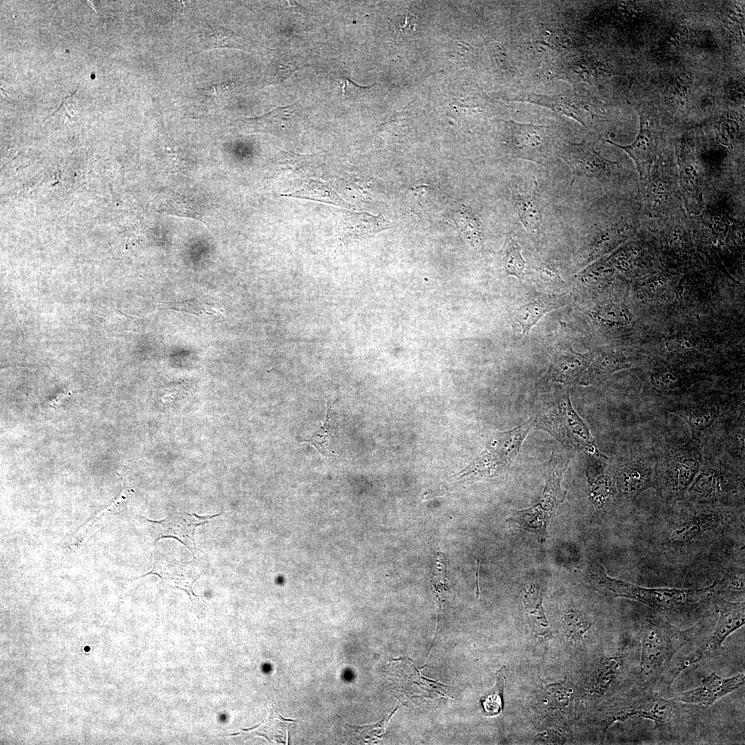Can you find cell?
<instances>
[{
  "label": "cell",
  "instance_id": "cell-45",
  "mask_svg": "<svg viewBox=\"0 0 745 745\" xmlns=\"http://www.w3.org/2000/svg\"><path fill=\"white\" fill-rule=\"evenodd\" d=\"M261 724V723H260V724H257V725H256V726H253V727H251V728H246V729H242V730H243V731H250V730H252V729H254V728H257V727H258L259 726H260Z\"/></svg>",
  "mask_w": 745,
  "mask_h": 745
},
{
  "label": "cell",
  "instance_id": "cell-35",
  "mask_svg": "<svg viewBox=\"0 0 745 745\" xmlns=\"http://www.w3.org/2000/svg\"><path fill=\"white\" fill-rule=\"evenodd\" d=\"M682 374L675 368L668 366L655 368L650 375L651 385L661 392L675 390L682 385Z\"/></svg>",
  "mask_w": 745,
  "mask_h": 745
},
{
  "label": "cell",
  "instance_id": "cell-28",
  "mask_svg": "<svg viewBox=\"0 0 745 745\" xmlns=\"http://www.w3.org/2000/svg\"><path fill=\"white\" fill-rule=\"evenodd\" d=\"M524 604L528 624L537 636L547 637L550 628L542 606V593L537 586L531 584L526 590Z\"/></svg>",
  "mask_w": 745,
  "mask_h": 745
},
{
  "label": "cell",
  "instance_id": "cell-10",
  "mask_svg": "<svg viewBox=\"0 0 745 745\" xmlns=\"http://www.w3.org/2000/svg\"><path fill=\"white\" fill-rule=\"evenodd\" d=\"M307 109L300 103L279 107L263 116L246 119L244 123L255 131L272 134L286 141L297 139L308 124Z\"/></svg>",
  "mask_w": 745,
  "mask_h": 745
},
{
  "label": "cell",
  "instance_id": "cell-32",
  "mask_svg": "<svg viewBox=\"0 0 745 745\" xmlns=\"http://www.w3.org/2000/svg\"><path fill=\"white\" fill-rule=\"evenodd\" d=\"M744 572L742 570H731L725 573L718 584L715 582L714 595L730 601V598H736L742 601L745 592Z\"/></svg>",
  "mask_w": 745,
  "mask_h": 745
},
{
  "label": "cell",
  "instance_id": "cell-17",
  "mask_svg": "<svg viewBox=\"0 0 745 745\" xmlns=\"http://www.w3.org/2000/svg\"><path fill=\"white\" fill-rule=\"evenodd\" d=\"M724 524V517L719 512L706 510L695 513L672 530L668 541L675 544H684L697 539L710 532H717Z\"/></svg>",
  "mask_w": 745,
  "mask_h": 745
},
{
  "label": "cell",
  "instance_id": "cell-5",
  "mask_svg": "<svg viewBox=\"0 0 745 745\" xmlns=\"http://www.w3.org/2000/svg\"><path fill=\"white\" fill-rule=\"evenodd\" d=\"M702 462L697 446L688 443L670 446L655 468L654 488L667 500L683 499Z\"/></svg>",
  "mask_w": 745,
  "mask_h": 745
},
{
  "label": "cell",
  "instance_id": "cell-23",
  "mask_svg": "<svg viewBox=\"0 0 745 745\" xmlns=\"http://www.w3.org/2000/svg\"><path fill=\"white\" fill-rule=\"evenodd\" d=\"M149 574L157 575L163 582L167 583L172 588H177L191 597V595L197 596L192 590V584L198 579V576L192 572L190 567L185 564H181L177 560H157L154 563V567Z\"/></svg>",
  "mask_w": 745,
  "mask_h": 745
},
{
  "label": "cell",
  "instance_id": "cell-15",
  "mask_svg": "<svg viewBox=\"0 0 745 745\" xmlns=\"http://www.w3.org/2000/svg\"><path fill=\"white\" fill-rule=\"evenodd\" d=\"M558 155L571 169V185L577 177H599L607 174L611 163L600 157L594 150L593 145L586 143L565 144L560 148Z\"/></svg>",
  "mask_w": 745,
  "mask_h": 745
},
{
  "label": "cell",
  "instance_id": "cell-40",
  "mask_svg": "<svg viewBox=\"0 0 745 745\" xmlns=\"http://www.w3.org/2000/svg\"><path fill=\"white\" fill-rule=\"evenodd\" d=\"M565 624L568 629L577 628L578 635H582L588 630L591 623L584 619L582 615L577 612L570 611L565 615Z\"/></svg>",
  "mask_w": 745,
  "mask_h": 745
},
{
  "label": "cell",
  "instance_id": "cell-18",
  "mask_svg": "<svg viewBox=\"0 0 745 745\" xmlns=\"http://www.w3.org/2000/svg\"><path fill=\"white\" fill-rule=\"evenodd\" d=\"M673 411L683 418L697 435L708 433L715 428L722 416L720 403L712 401L679 403Z\"/></svg>",
  "mask_w": 745,
  "mask_h": 745
},
{
  "label": "cell",
  "instance_id": "cell-2",
  "mask_svg": "<svg viewBox=\"0 0 745 745\" xmlns=\"http://www.w3.org/2000/svg\"><path fill=\"white\" fill-rule=\"evenodd\" d=\"M588 577L593 585L615 597L635 600L659 613L686 616L706 606L714 596L715 582L701 588H646L610 577L604 568L595 562Z\"/></svg>",
  "mask_w": 745,
  "mask_h": 745
},
{
  "label": "cell",
  "instance_id": "cell-20",
  "mask_svg": "<svg viewBox=\"0 0 745 745\" xmlns=\"http://www.w3.org/2000/svg\"><path fill=\"white\" fill-rule=\"evenodd\" d=\"M655 468L642 460L626 463L617 471L615 477L617 490L630 498L654 488Z\"/></svg>",
  "mask_w": 745,
  "mask_h": 745
},
{
  "label": "cell",
  "instance_id": "cell-19",
  "mask_svg": "<svg viewBox=\"0 0 745 745\" xmlns=\"http://www.w3.org/2000/svg\"><path fill=\"white\" fill-rule=\"evenodd\" d=\"M567 301L564 295L533 292L515 310V318L526 335L544 315L564 306Z\"/></svg>",
  "mask_w": 745,
  "mask_h": 745
},
{
  "label": "cell",
  "instance_id": "cell-44",
  "mask_svg": "<svg viewBox=\"0 0 745 745\" xmlns=\"http://www.w3.org/2000/svg\"><path fill=\"white\" fill-rule=\"evenodd\" d=\"M415 18L410 15H404L402 19H399V25L397 26L399 31L402 33H407L408 31H413L415 29Z\"/></svg>",
  "mask_w": 745,
  "mask_h": 745
},
{
  "label": "cell",
  "instance_id": "cell-7",
  "mask_svg": "<svg viewBox=\"0 0 745 745\" xmlns=\"http://www.w3.org/2000/svg\"><path fill=\"white\" fill-rule=\"evenodd\" d=\"M421 669L406 657L390 659L388 673L391 691L404 704L418 705L446 698L448 686L424 677Z\"/></svg>",
  "mask_w": 745,
  "mask_h": 745
},
{
  "label": "cell",
  "instance_id": "cell-21",
  "mask_svg": "<svg viewBox=\"0 0 745 745\" xmlns=\"http://www.w3.org/2000/svg\"><path fill=\"white\" fill-rule=\"evenodd\" d=\"M514 101L528 102L546 107L554 112L566 115L577 121L583 126L585 123L584 108L577 97L567 95H540L534 92H522Z\"/></svg>",
  "mask_w": 745,
  "mask_h": 745
},
{
  "label": "cell",
  "instance_id": "cell-13",
  "mask_svg": "<svg viewBox=\"0 0 745 745\" xmlns=\"http://www.w3.org/2000/svg\"><path fill=\"white\" fill-rule=\"evenodd\" d=\"M593 356L568 348L555 351L550 356V364L547 372L539 379L537 386L543 388L553 384H570L580 380Z\"/></svg>",
  "mask_w": 745,
  "mask_h": 745
},
{
  "label": "cell",
  "instance_id": "cell-42",
  "mask_svg": "<svg viewBox=\"0 0 745 745\" xmlns=\"http://www.w3.org/2000/svg\"><path fill=\"white\" fill-rule=\"evenodd\" d=\"M490 49L492 57L495 60L497 66L501 68H504V70H506V68H508V57H506V54L503 52L501 46H499V44L493 43L492 46L490 47Z\"/></svg>",
  "mask_w": 745,
  "mask_h": 745
},
{
  "label": "cell",
  "instance_id": "cell-22",
  "mask_svg": "<svg viewBox=\"0 0 745 745\" xmlns=\"http://www.w3.org/2000/svg\"><path fill=\"white\" fill-rule=\"evenodd\" d=\"M340 226L346 239H364L390 228L381 215L373 216L366 212L344 211Z\"/></svg>",
  "mask_w": 745,
  "mask_h": 745
},
{
  "label": "cell",
  "instance_id": "cell-43",
  "mask_svg": "<svg viewBox=\"0 0 745 745\" xmlns=\"http://www.w3.org/2000/svg\"><path fill=\"white\" fill-rule=\"evenodd\" d=\"M72 97L73 95L68 96L67 97L64 98L62 100L60 106L58 108V109L54 113L61 114L68 118H70L72 116H73L75 111L74 106L72 103Z\"/></svg>",
  "mask_w": 745,
  "mask_h": 745
},
{
  "label": "cell",
  "instance_id": "cell-38",
  "mask_svg": "<svg viewBox=\"0 0 745 745\" xmlns=\"http://www.w3.org/2000/svg\"><path fill=\"white\" fill-rule=\"evenodd\" d=\"M330 407L328 408V413L326 421L320 428L315 432L312 436L311 439L308 441L312 445H313L319 452L324 453L326 455H330L331 453H335L333 449L334 442L332 439V426L330 423Z\"/></svg>",
  "mask_w": 745,
  "mask_h": 745
},
{
  "label": "cell",
  "instance_id": "cell-9",
  "mask_svg": "<svg viewBox=\"0 0 745 745\" xmlns=\"http://www.w3.org/2000/svg\"><path fill=\"white\" fill-rule=\"evenodd\" d=\"M509 127V147L513 157L544 165L553 146L550 126L506 121Z\"/></svg>",
  "mask_w": 745,
  "mask_h": 745
},
{
  "label": "cell",
  "instance_id": "cell-3",
  "mask_svg": "<svg viewBox=\"0 0 745 745\" xmlns=\"http://www.w3.org/2000/svg\"><path fill=\"white\" fill-rule=\"evenodd\" d=\"M532 419L534 428L548 432L566 446L600 455L587 424L571 404L568 391L553 395Z\"/></svg>",
  "mask_w": 745,
  "mask_h": 745
},
{
  "label": "cell",
  "instance_id": "cell-46",
  "mask_svg": "<svg viewBox=\"0 0 745 745\" xmlns=\"http://www.w3.org/2000/svg\"><path fill=\"white\" fill-rule=\"evenodd\" d=\"M239 734H241V733H237L230 734L229 735H230V736H233V735H239Z\"/></svg>",
  "mask_w": 745,
  "mask_h": 745
},
{
  "label": "cell",
  "instance_id": "cell-41",
  "mask_svg": "<svg viewBox=\"0 0 745 745\" xmlns=\"http://www.w3.org/2000/svg\"><path fill=\"white\" fill-rule=\"evenodd\" d=\"M667 347L670 350L683 352L693 350L697 347V344L688 336H682L668 342Z\"/></svg>",
  "mask_w": 745,
  "mask_h": 745
},
{
  "label": "cell",
  "instance_id": "cell-4",
  "mask_svg": "<svg viewBox=\"0 0 745 745\" xmlns=\"http://www.w3.org/2000/svg\"><path fill=\"white\" fill-rule=\"evenodd\" d=\"M622 704L608 720L607 726L616 720L641 717L652 720L658 731L670 735L683 728L692 708L674 697L664 698L659 692L642 688L637 683L628 690Z\"/></svg>",
  "mask_w": 745,
  "mask_h": 745
},
{
  "label": "cell",
  "instance_id": "cell-34",
  "mask_svg": "<svg viewBox=\"0 0 745 745\" xmlns=\"http://www.w3.org/2000/svg\"><path fill=\"white\" fill-rule=\"evenodd\" d=\"M453 219L467 241L474 248L482 244V228L479 219L466 210L454 213Z\"/></svg>",
  "mask_w": 745,
  "mask_h": 745
},
{
  "label": "cell",
  "instance_id": "cell-30",
  "mask_svg": "<svg viewBox=\"0 0 745 745\" xmlns=\"http://www.w3.org/2000/svg\"><path fill=\"white\" fill-rule=\"evenodd\" d=\"M284 196L314 200L347 208L352 206L344 201L329 185L313 179L310 180L301 189Z\"/></svg>",
  "mask_w": 745,
  "mask_h": 745
},
{
  "label": "cell",
  "instance_id": "cell-11",
  "mask_svg": "<svg viewBox=\"0 0 745 745\" xmlns=\"http://www.w3.org/2000/svg\"><path fill=\"white\" fill-rule=\"evenodd\" d=\"M221 513L199 516L195 513H177L168 515L159 521L146 519L152 535L157 540L165 537H173L186 546L194 556L201 551L196 546L195 533L196 528L212 521Z\"/></svg>",
  "mask_w": 745,
  "mask_h": 745
},
{
  "label": "cell",
  "instance_id": "cell-14",
  "mask_svg": "<svg viewBox=\"0 0 745 745\" xmlns=\"http://www.w3.org/2000/svg\"><path fill=\"white\" fill-rule=\"evenodd\" d=\"M744 673L724 678L715 673H712L702 679L699 686L678 693L674 698L687 704L706 708L744 686Z\"/></svg>",
  "mask_w": 745,
  "mask_h": 745
},
{
  "label": "cell",
  "instance_id": "cell-39",
  "mask_svg": "<svg viewBox=\"0 0 745 745\" xmlns=\"http://www.w3.org/2000/svg\"><path fill=\"white\" fill-rule=\"evenodd\" d=\"M538 270L541 279L547 285L558 287L564 284L558 270L550 262H543Z\"/></svg>",
  "mask_w": 745,
  "mask_h": 745
},
{
  "label": "cell",
  "instance_id": "cell-29",
  "mask_svg": "<svg viewBox=\"0 0 745 745\" xmlns=\"http://www.w3.org/2000/svg\"><path fill=\"white\" fill-rule=\"evenodd\" d=\"M162 308L206 317L217 322L223 320L225 315L223 307L204 298H195L183 301L166 302L163 304Z\"/></svg>",
  "mask_w": 745,
  "mask_h": 745
},
{
  "label": "cell",
  "instance_id": "cell-26",
  "mask_svg": "<svg viewBox=\"0 0 745 745\" xmlns=\"http://www.w3.org/2000/svg\"><path fill=\"white\" fill-rule=\"evenodd\" d=\"M630 365L627 359L621 352L613 351L601 352L593 357L589 366L581 377L579 384L584 386L592 384L599 378L627 368Z\"/></svg>",
  "mask_w": 745,
  "mask_h": 745
},
{
  "label": "cell",
  "instance_id": "cell-33",
  "mask_svg": "<svg viewBox=\"0 0 745 745\" xmlns=\"http://www.w3.org/2000/svg\"><path fill=\"white\" fill-rule=\"evenodd\" d=\"M506 682V668L505 666H502L497 672L495 685L480 699V705L485 715H498L503 709V695Z\"/></svg>",
  "mask_w": 745,
  "mask_h": 745
},
{
  "label": "cell",
  "instance_id": "cell-8",
  "mask_svg": "<svg viewBox=\"0 0 745 745\" xmlns=\"http://www.w3.org/2000/svg\"><path fill=\"white\" fill-rule=\"evenodd\" d=\"M715 605L719 617L713 632L684 660L673 666V672L675 678L686 668L699 663L709 653L721 648L724 640L744 624V600L728 601L717 597L715 599Z\"/></svg>",
  "mask_w": 745,
  "mask_h": 745
},
{
  "label": "cell",
  "instance_id": "cell-12",
  "mask_svg": "<svg viewBox=\"0 0 745 745\" xmlns=\"http://www.w3.org/2000/svg\"><path fill=\"white\" fill-rule=\"evenodd\" d=\"M731 473L720 464H702L685 497L698 502L715 501L734 488Z\"/></svg>",
  "mask_w": 745,
  "mask_h": 745
},
{
  "label": "cell",
  "instance_id": "cell-37",
  "mask_svg": "<svg viewBox=\"0 0 745 745\" xmlns=\"http://www.w3.org/2000/svg\"><path fill=\"white\" fill-rule=\"evenodd\" d=\"M397 709L398 707H396L393 711L385 715L381 721L371 725L358 726L350 725L342 720L347 726L348 731L353 735L352 738L355 742L369 744L370 742H375L377 737H381V733L386 731L390 718Z\"/></svg>",
  "mask_w": 745,
  "mask_h": 745
},
{
  "label": "cell",
  "instance_id": "cell-1",
  "mask_svg": "<svg viewBox=\"0 0 745 745\" xmlns=\"http://www.w3.org/2000/svg\"><path fill=\"white\" fill-rule=\"evenodd\" d=\"M694 630H680L656 613L644 617L638 634L641 652L637 684L657 692L662 688L668 689L672 684L671 661L692 639Z\"/></svg>",
  "mask_w": 745,
  "mask_h": 745
},
{
  "label": "cell",
  "instance_id": "cell-24",
  "mask_svg": "<svg viewBox=\"0 0 745 745\" xmlns=\"http://www.w3.org/2000/svg\"><path fill=\"white\" fill-rule=\"evenodd\" d=\"M586 476L589 499L596 508H601L615 494V481L597 462L588 467Z\"/></svg>",
  "mask_w": 745,
  "mask_h": 745
},
{
  "label": "cell",
  "instance_id": "cell-27",
  "mask_svg": "<svg viewBox=\"0 0 745 745\" xmlns=\"http://www.w3.org/2000/svg\"><path fill=\"white\" fill-rule=\"evenodd\" d=\"M550 516L538 504L523 510H515L509 518L519 528L533 533L543 543L547 537V522Z\"/></svg>",
  "mask_w": 745,
  "mask_h": 745
},
{
  "label": "cell",
  "instance_id": "cell-31",
  "mask_svg": "<svg viewBox=\"0 0 745 745\" xmlns=\"http://www.w3.org/2000/svg\"><path fill=\"white\" fill-rule=\"evenodd\" d=\"M499 258L501 267L508 275L516 277L521 279L525 268V260L522 252L521 246L512 237L511 233L506 235L504 245L499 252Z\"/></svg>",
  "mask_w": 745,
  "mask_h": 745
},
{
  "label": "cell",
  "instance_id": "cell-25",
  "mask_svg": "<svg viewBox=\"0 0 745 745\" xmlns=\"http://www.w3.org/2000/svg\"><path fill=\"white\" fill-rule=\"evenodd\" d=\"M566 464L562 466L552 457L542 497L537 503L552 517L558 506L564 501L566 492L561 488V481Z\"/></svg>",
  "mask_w": 745,
  "mask_h": 745
},
{
  "label": "cell",
  "instance_id": "cell-36",
  "mask_svg": "<svg viewBox=\"0 0 745 745\" xmlns=\"http://www.w3.org/2000/svg\"><path fill=\"white\" fill-rule=\"evenodd\" d=\"M595 318L602 324L618 327H628L632 324V315L624 306L608 304L599 308Z\"/></svg>",
  "mask_w": 745,
  "mask_h": 745
},
{
  "label": "cell",
  "instance_id": "cell-16",
  "mask_svg": "<svg viewBox=\"0 0 745 745\" xmlns=\"http://www.w3.org/2000/svg\"><path fill=\"white\" fill-rule=\"evenodd\" d=\"M512 203L525 228L530 232L540 230L542 211L539 190L534 177L526 181L513 183Z\"/></svg>",
  "mask_w": 745,
  "mask_h": 745
},
{
  "label": "cell",
  "instance_id": "cell-6",
  "mask_svg": "<svg viewBox=\"0 0 745 745\" xmlns=\"http://www.w3.org/2000/svg\"><path fill=\"white\" fill-rule=\"evenodd\" d=\"M534 428L531 418L513 430L498 433L489 446L464 470V475L475 479L503 475L519 453L526 435Z\"/></svg>",
  "mask_w": 745,
  "mask_h": 745
}]
</instances>
